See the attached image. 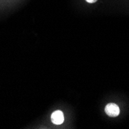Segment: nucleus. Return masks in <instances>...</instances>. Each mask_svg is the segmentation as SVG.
<instances>
[{"label": "nucleus", "mask_w": 129, "mask_h": 129, "mask_svg": "<svg viewBox=\"0 0 129 129\" xmlns=\"http://www.w3.org/2000/svg\"><path fill=\"white\" fill-rule=\"evenodd\" d=\"M105 113H106L109 117H114L118 116L120 114V109L119 107L114 103H109L105 107Z\"/></svg>", "instance_id": "nucleus-1"}, {"label": "nucleus", "mask_w": 129, "mask_h": 129, "mask_svg": "<svg viewBox=\"0 0 129 129\" xmlns=\"http://www.w3.org/2000/svg\"><path fill=\"white\" fill-rule=\"evenodd\" d=\"M51 121L55 124H61L63 121V114L61 111H56L51 115Z\"/></svg>", "instance_id": "nucleus-2"}, {"label": "nucleus", "mask_w": 129, "mask_h": 129, "mask_svg": "<svg viewBox=\"0 0 129 129\" xmlns=\"http://www.w3.org/2000/svg\"><path fill=\"white\" fill-rule=\"evenodd\" d=\"M86 1L89 3H94L98 1V0H86Z\"/></svg>", "instance_id": "nucleus-3"}]
</instances>
